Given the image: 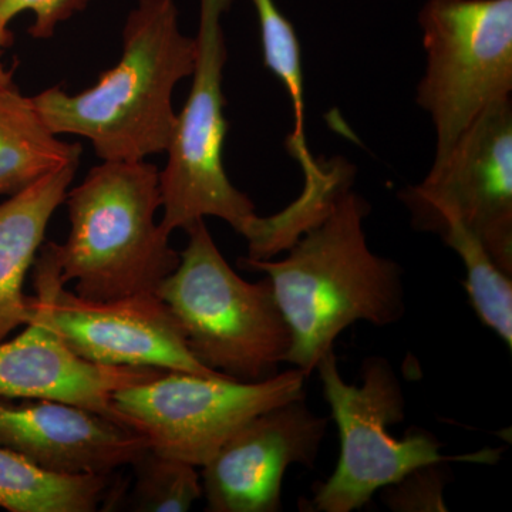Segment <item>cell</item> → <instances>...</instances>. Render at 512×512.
<instances>
[{
  "mask_svg": "<svg viewBox=\"0 0 512 512\" xmlns=\"http://www.w3.org/2000/svg\"><path fill=\"white\" fill-rule=\"evenodd\" d=\"M259 29L265 66L284 84L293 111V131L288 137L289 154L303 171V190H315L329 180V161L313 158L305 134V90H303L302 49L296 30L275 0H252Z\"/></svg>",
  "mask_w": 512,
  "mask_h": 512,
  "instance_id": "obj_17",
  "label": "cell"
},
{
  "mask_svg": "<svg viewBox=\"0 0 512 512\" xmlns=\"http://www.w3.org/2000/svg\"><path fill=\"white\" fill-rule=\"evenodd\" d=\"M163 373L150 367L87 362L35 316L15 339L0 342V396L57 400L114 421V392Z\"/></svg>",
  "mask_w": 512,
  "mask_h": 512,
  "instance_id": "obj_13",
  "label": "cell"
},
{
  "mask_svg": "<svg viewBox=\"0 0 512 512\" xmlns=\"http://www.w3.org/2000/svg\"><path fill=\"white\" fill-rule=\"evenodd\" d=\"M16 404L0 396V447L59 476L113 474L131 466L146 437L103 414L49 399Z\"/></svg>",
  "mask_w": 512,
  "mask_h": 512,
  "instance_id": "obj_12",
  "label": "cell"
},
{
  "mask_svg": "<svg viewBox=\"0 0 512 512\" xmlns=\"http://www.w3.org/2000/svg\"><path fill=\"white\" fill-rule=\"evenodd\" d=\"M90 0H0V46L5 49L12 40L9 23L20 13L30 12L33 25L29 33L35 39H50L57 26L73 18L89 5Z\"/></svg>",
  "mask_w": 512,
  "mask_h": 512,
  "instance_id": "obj_21",
  "label": "cell"
},
{
  "mask_svg": "<svg viewBox=\"0 0 512 512\" xmlns=\"http://www.w3.org/2000/svg\"><path fill=\"white\" fill-rule=\"evenodd\" d=\"M111 474L59 476L0 447V508L10 512H94L120 497Z\"/></svg>",
  "mask_w": 512,
  "mask_h": 512,
  "instance_id": "obj_16",
  "label": "cell"
},
{
  "mask_svg": "<svg viewBox=\"0 0 512 512\" xmlns=\"http://www.w3.org/2000/svg\"><path fill=\"white\" fill-rule=\"evenodd\" d=\"M79 164L77 158L50 171L0 204V342L32 319L23 282L43 245L50 218L66 200Z\"/></svg>",
  "mask_w": 512,
  "mask_h": 512,
  "instance_id": "obj_14",
  "label": "cell"
},
{
  "mask_svg": "<svg viewBox=\"0 0 512 512\" xmlns=\"http://www.w3.org/2000/svg\"><path fill=\"white\" fill-rule=\"evenodd\" d=\"M417 22L426 69L416 89L439 164L477 117L512 93V0H427Z\"/></svg>",
  "mask_w": 512,
  "mask_h": 512,
  "instance_id": "obj_7",
  "label": "cell"
},
{
  "mask_svg": "<svg viewBox=\"0 0 512 512\" xmlns=\"http://www.w3.org/2000/svg\"><path fill=\"white\" fill-rule=\"evenodd\" d=\"M370 204L348 188L322 221L303 232L279 261L239 259L249 272L268 276L292 332L286 363L306 377L343 330L356 322L377 328L406 316L402 265L367 245Z\"/></svg>",
  "mask_w": 512,
  "mask_h": 512,
  "instance_id": "obj_1",
  "label": "cell"
},
{
  "mask_svg": "<svg viewBox=\"0 0 512 512\" xmlns=\"http://www.w3.org/2000/svg\"><path fill=\"white\" fill-rule=\"evenodd\" d=\"M82 156L40 119L32 97L23 96L12 73L0 63V194H15Z\"/></svg>",
  "mask_w": 512,
  "mask_h": 512,
  "instance_id": "obj_15",
  "label": "cell"
},
{
  "mask_svg": "<svg viewBox=\"0 0 512 512\" xmlns=\"http://www.w3.org/2000/svg\"><path fill=\"white\" fill-rule=\"evenodd\" d=\"M232 3L234 0H200L192 86L177 114L167 165L160 173L164 208L160 227L168 237L175 229L215 217L245 238L259 217L254 202L231 183L224 167L228 124L222 82L227 45L222 18Z\"/></svg>",
  "mask_w": 512,
  "mask_h": 512,
  "instance_id": "obj_6",
  "label": "cell"
},
{
  "mask_svg": "<svg viewBox=\"0 0 512 512\" xmlns=\"http://www.w3.org/2000/svg\"><path fill=\"white\" fill-rule=\"evenodd\" d=\"M450 461L424 464L382 488L380 500L393 512H447L444 490L453 471Z\"/></svg>",
  "mask_w": 512,
  "mask_h": 512,
  "instance_id": "obj_20",
  "label": "cell"
},
{
  "mask_svg": "<svg viewBox=\"0 0 512 512\" xmlns=\"http://www.w3.org/2000/svg\"><path fill=\"white\" fill-rule=\"evenodd\" d=\"M328 427L305 397L256 416L202 466L205 511H282L286 470L315 466Z\"/></svg>",
  "mask_w": 512,
  "mask_h": 512,
  "instance_id": "obj_11",
  "label": "cell"
},
{
  "mask_svg": "<svg viewBox=\"0 0 512 512\" xmlns=\"http://www.w3.org/2000/svg\"><path fill=\"white\" fill-rule=\"evenodd\" d=\"M70 232L52 241L63 285L90 301L157 293L180 252L156 222L160 171L143 161H103L67 192Z\"/></svg>",
  "mask_w": 512,
  "mask_h": 512,
  "instance_id": "obj_3",
  "label": "cell"
},
{
  "mask_svg": "<svg viewBox=\"0 0 512 512\" xmlns=\"http://www.w3.org/2000/svg\"><path fill=\"white\" fill-rule=\"evenodd\" d=\"M430 234L443 239L466 268L468 299L484 326L512 349V278L504 274L480 241L463 224L451 218L434 222Z\"/></svg>",
  "mask_w": 512,
  "mask_h": 512,
  "instance_id": "obj_18",
  "label": "cell"
},
{
  "mask_svg": "<svg viewBox=\"0 0 512 512\" xmlns=\"http://www.w3.org/2000/svg\"><path fill=\"white\" fill-rule=\"evenodd\" d=\"M292 369L261 382L165 372L113 394V412L163 456L202 467L239 429L266 410L306 397Z\"/></svg>",
  "mask_w": 512,
  "mask_h": 512,
  "instance_id": "obj_8",
  "label": "cell"
},
{
  "mask_svg": "<svg viewBox=\"0 0 512 512\" xmlns=\"http://www.w3.org/2000/svg\"><path fill=\"white\" fill-rule=\"evenodd\" d=\"M134 487L128 497L131 511L187 512L202 497L197 467L147 448L131 464Z\"/></svg>",
  "mask_w": 512,
  "mask_h": 512,
  "instance_id": "obj_19",
  "label": "cell"
},
{
  "mask_svg": "<svg viewBox=\"0 0 512 512\" xmlns=\"http://www.w3.org/2000/svg\"><path fill=\"white\" fill-rule=\"evenodd\" d=\"M2 52H3V47L0 46V55H2Z\"/></svg>",
  "mask_w": 512,
  "mask_h": 512,
  "instance_id": "obj_22",
  "label": "cell"
},
{
  "mask_svg": "<svg viewBox=\"0 0 512 512\" xmlns=\"http://www.w3.org/2000/svg\"><path fill=\"white\" fill-rule=\"evenodd\" d=\"M338 426L340 456L332 476L312 485V497L301 498L299 510L353 512L370 498L424 464H495L503 448H485L464 456L441 453L444 444L430 431L412 427L403 439L389 433V426L406 419V399L392 363L383 356H369L362 363V386L349 384L339 372L338 357L329 350L316 369Z\"/></svg>",
  "mask_w": 512,
  "mask_h": 512,
  "instance_id": "obj_5",
  "label": "cell"
},
{
  "mask_svg": "<svg viewBox=\"0 0 512 512\" xmlns=\"http://www.w3.org/2000/svg\"><path fill=\"white\" fill-rule=\"evenodd\" d=\"M414 229L451 218L512 278V100L490 104L417 185L399 192Z\"/></svg>",
  "mask_w": 512,
  "mask_h": 512,
  "instance_id": "obj_10",
  "label": "cell"
},
{
  "mask_svg": "<svg viewBox=\"0 0 512 512\" xmlns=\"http://www.w3.org/2000/svg\"><path fill=\"white\" fill-rule=\"evenodd\" d=\"M180 264L157 295L183 329L202 366L239 380L275 376L292 348V332L268 276L247 282L229 266L205 220L185 229Z\"/></svg>",
  "mask_w": 512,
  "mask_h": 512,
  "instance_id": "obj_4",
  "label": "cell"
},
{
  "mask_svg": "<svg viewBox=\"0 0 512 512\" xmlns=\"http://www.w3.org/2000/svg\"><path fill=\"white\" fill-rule=\"evenodd\" d=\"M33 264L36 296H30L32 316L87 362L224 376L195 359L180 323L157 293L90 301L66 291L52 241L40 247Z\"/></svg>",
  "mask_w": 512,
  "mask_h": 512,
  "instance_id": "obj_9",
  "label": "cell"
},
{
  "mask_svg": "<svg viewBox=\"0 0 512 512\" xmlns=\"http://www.w3.org/2000/svg\"><path fill=\"white\" fill-rule=\"evenodd\" d=\"M195 60L197 42L181 32L175 0H140L128 13L113 69L84 92L36 94L33 106L53 134L86 138L100 160L143 161L167 153L177 123L174 89Z\"/></svg>",
  "mask_w": 512,
  "mask_h": 512,
  "instance_id": "obj_2",
  "label": "cell"
}]
</instances>
